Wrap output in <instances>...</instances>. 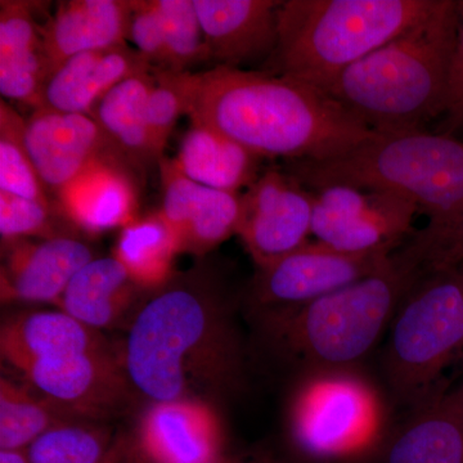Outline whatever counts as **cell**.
Listing matches in <instances>:
<instances>
[{"label":"cell","mask_w":463,"mask_h":463,"mask_svg":"<svg viewBox=\"0 0 463 463\" xmlns=\"http://www.w3.org/2000/svg\"><path fill=\"white\" fill-rule=\"evenodd\" d=\"M67 413L45 397L36 398L14 381L0 380V449H26Z\"/></svg>","instance_id":"83f0119b"},{"label":"cell","mask_w":463,"mask_h":463,"mask_svg":"<svg viewBox=\"0 0 463 463\" xmlns=\"http://www.w3.org/2000/svg\"><path fill=\"white\" fill-rule=\"evenodd\" d=\"M210 62L240 66L269 58L279 41L276 0H194Z\"/></svg>","instance_id":"e0dca14e"},{"label":"cell","mask_w":463,"mask_h":463,"mask_svg":"<svg viewBox=\"0 0 463 463\" xmlns=\"http://www.w3.org/2000/svg\"><path fill=\"white\" fill-rule=\"evenodd\" d=\"M178 254H182L179 241L157 212L121 228L112 257L139 288L155 291L173 279Z\"/></svg>","instance_id":"4316f807"},{"label":"cell","mask_w":463,"mask_h":463,"mask_svg":"<svg viewBox=\"0 0 463 463\" xmlns=\"http://www.w3.org/2000/svg\"><path fill=\"white\" fill-rule=\"evenodd\" d=\"M25 141L43 184L54 197L96 164L132 167L90 115L35 109L26 118Z\"/></svg>","instance_id":"7c38bea8"},{"label":"cell","mask_w":463,"mask_h":463,"mask_svg":"<svg viewBox=\"0 0 463 463\" xmlns=\"http://www.w3.org/2000/svg\"><path fill=\"white\" fill-rule=\"evenodd\" d=\"M313 192L312 236L345 254L395 252L413 233L419 207L379 191L330 185Z\"/></svg>","instance_id":"9c48e42d"},{"label":"cell","mask_w":463,"mask_h":463,"mask_svg":"<svg viewBox=\"0 0 463 463\" xmlns=\"http://www.w3.org/2000/svg\"><path fill=\"white\" fill-rule=\"evenodd\" d=\"M392 254H345L309 241L274 263L258 268L252 298L261 315L295 309L377 272Z\"/></svg>","instance_id":"30bf717a"},{"label":"cell","mask_w":463,"mask_h":463,"mask_svg":"<svg viewBox=\"0 0 463 463\" xmlns=\"http://www.w3.org/2000/svg\"><path fill=\"white\" fill-rule=\"evenodd\" d=\"M457 272H458L459 277H461L462 282H463V263L459 264L458 267L456 268Z\"/></svg>","instance_id":"ab89813d"},{"label":"cell","mask_w":463,"mask_h":463,"mask_svg":"<svg viewBox=\"0 0 463 463\" xmlns=\"http://www.w3.org/2000/svg\"><path fill=\"white\" fill-rule=\"evenodd\" d=\"M127 39L155 70H169L163 25L154 0H133Z\"/></svg>","instance_id":"e575fe53"},{"label":"cell","mask_w":463,"mask_h":463,"mask_svg":"<svg viewBox=\"0 0 463 463\" xmlns=\"http://www.w3.org/2000/svg\"><path fill=\"white\" fill-rule=\"evenodd\" d=\"M155 291L125 344L123 364L133 388L152 403L240 389L242 352L212 276L194 270Z\"/></svg>","instance_id":"6da1fadb"},{"label":"cell","mask_w":463,"mask_h":463,"mask_svg":"<svg viewBox=\"0 0 463 463\" xmlns=\"http://www.w3.org/2000/svg\"><path fill=\"white\" fill-rule=\"evenodd\" d=\"M440 0H286L263 71L327 93L350 66L397 38Z\"/></svg>","instance_id":"277c9868"},{"label":"cell","mask_w":463,"mask_h":463,"mask_svg":"<svg viewBox=\"0 0 463 463\" xmlns=\"http://www.w3.org/2000/svg\"><path fill=\"white\" fill-rule=\"evenodd\" d=\"M115 443L105 431L66 421L36 439L27 453L30 463H103Z\"/></svg>","instance_id":"4dcf8cb0"},{"label":"cell","mask_w":463,"mask_h":463,"mask_svg":"<svg viewBox=\"0 0 463 463\" xmlns=\"http://www.w3.org/2000/svg\"><path fill=\"white\" fill-rule=\"evenodd\" d=\"M152 70L142 54L127 43L76 54L52 70L43 88L42 109L91 116L112 88L130 76Z\"/></svg>","instance_id":"ac0fdd59"},{"label":"cell","mask_w":463,"mask_h":463,"mask_svg":"<svg viewBox=\"0 0 463 463\" xmlns=\"http://www.w3.org/2000/svg\"><path fill=\"white\" fill-rule=\"evenodd\" d=\"M463 350V282L457 269L422 272L399 307L386 371L397 397L416 407Z\"/></svg>","instance_id":"52a82bcc"},{"label":"cell","mask_w":463,"mask_h":463,"mask_svg":"<svg viewBox=\"0 0 463 463\" xmlns=\"http://www.w3.org/2000/svg\"><path fill=\"white\" fill-rule=\"evenodd\" d=\"M313 192L288 173H261L241 194L239 231L258 268L267 267L309 242Z\"/></svg>","instance_id":"8fae6325"},{"label":"cell","mask_w":463,"mask_h":463,"mask_svg":"<svg viewBox=\"0 0 463 463\" xmlns=\"http://www.w3.org/2000/svg\"><path fill=\"white\" fill-rule=\"evenodd\" d=\"M260 160L223 134L197 123H191L175 158L191 181L231 194H239L257 181Z\"/></svg>","instance_id":"cb8c5ba5"},{"label":"cell","mask_w":463,"mask_h":463,"mask_svg":"<svg viewBox=\"0 0 463 463\" xmlns=\"http://www.w3.org/2000/svg\"><path fill=\"white\" fill-rule=\"evenodd\" d=\"M225 463H276L272 459L268 458H250V459H233L228 458Z\"/></svg>","instance_id":"f35d334b"},{"label":"cell","mask_w":463,"mask_h":463,"mask_svg":"<svg viewBox=\"0 0 463 463\" xmlns=\"http://www.w3.org/2000/svg\"><path fill=\"white\" fill-rule=\"evenodd\" d=\"M56 205L70 224L88 233L127 227L138 219L132 167L123 163L96 164L57 194Z\"/></svg>","instance_id":"d6986e66"},{"label":"cell","mask_w":463,"mask_h":463,"mask_svg":"<svg viewBox=\"0 0 463 463\" xmlns=\"http://www.w3.org/2000/svg\"><path fill=\"white\" fill-rule=\"evenodd\" d=\"M27 381L70 414L99 417L111 412L129 397V377L123 361L109 349L36 362L24 373Z\"/></svg>","instance_id":"4fadbf2b"},{"label":"cell","mask_w":463,"mask_h":463,"mask_svg":"<svg viewBox=\"0 0 463 463\" xmlns=\"http://www.w3.org/2000/svg\"><path fill=\"white\" fill-rule=\"evenodd\" d=\"M417 408L390 443L386 463H463V379Z\"/></svg>","instance_id":"603a6c76"},{"label":"cell","mask_w":463,"mask_h":463,"mask_svg":"<svg viewBox=\"0 0 463 463\" xmlns=\"http://www.w3.org/2000/svg\"><path fill=\"white\" fill-rule=\"evenodd\" d=\"M133 0H69L41 27L51 69L84 52L125 44ZM51 70V71H52Z\"/></svg>","instance_id":"7402d4cb"},{"label":"cell","mask_w":463,"mask_h":463,"mask_svg":"<svg viewBox=\"0 0 463 463\" xmlns=\"http://www.w3.org/2000/svg\"><path fill=\"white\" fill-rule=\"evenodd\" d=\"M128 456V444L127 441L118 440L112 448L111 453L103 463H124Z\"/></svg>","instance_id":"74e56055"},{"label":"cell","mask_w":463,"mask_h":463,"mask_svg":"<svg viewBox=\"0 0 463 463\" xmlns=\"http://www.w3.org/2000/svg\"><path fill=\"white\" fill-rule=\"evenodd\" d=\"M154 85V70L130 76L112 88L91 112V118L134 170L157 161L147 121L148 99Z\"/></svg>","instance_id":"484cf974"},{"label":"cell","mask_w":463,"mask_h":463,"mask_svg":"<svg viewBox=\"0 0 463 463\" xmlns=\"http://www.w3.org/2000/svg\"><path fill=\"white\" fill-rule=\"evenodd\" d=\"M108 347L99 331L61 309L21 313L8 318L0 328V354L20 373L36 362Z\"/></svg>","instance_id":"ffe728a7"},{"label":"cell","mask_w":463,"mask_h":463,"mask_svg":"<svg viewBox=\"0 0 463 463\" xmlns=\"http://www.w3.org/2000/svg\"><path fill=\"white\" fill-rule=\"evenodd\" d=\"M295 446L315 461L358 458L377 446L383 407L376 389L349 371H318L295 392L289 410Z\"/></svg>","instance_id":"ba28073f"},{"label":"cell","mask_w":463,"mask_h":463,"mask_svg":"<svg viewBox=\"0 0 463 463\" xmlns=\"http://www.w3.org/2000/svg\"><path fill=\"white\" fill-rule=\"evenodd\" d=\"M397 251L422 272L456 269L463 263V209L446 221L413 232Z\"/></svg>","instance_id":"1f68e13d"},{"label":"cell","mask_w":463,"mask_h":463,"mask_svg":"<svg viewBox=\"0 0 463 463\" xmlns=\"http://www.w3.org/2000/svg\"><path fill=\"white\" fill-rule=\"evenodd\" d=\"M26 118L0 100V191L53 205L36 172L26 141Z\"/></svg>","instance_id":"f1b7e54d"},{"label":"cell","mask_w":463,"mask_h":463,"mask_svg":"<svg viewBox=\"0 0 463 463\" xmlns=\"http://www.w3.org/2000/svg\"><path fill=\"white\" fill-rule=\"evenodd\" d=\"M138 449L148 463H225L222 421L203 399L154 402L138 428Z\"/></svg>","instance_id":"9a60e30c"},{"label":"cell","mask_w":463,"mask_h":463,"mask_svg":"<svg viewBox=\"0 0 463 463\" xmlns=\"http://www.w3.org/2000/svg\"><path fill=\"white\" fill-rule=\"evenodd\" d=\"M286 173L309 191L349 185L394 194L429 223L463 209V141L447 133H376L337 156L288 161Z\"/></svg>","instance_id":"5b68a950"},{"label":"cell","mask_w":463,"mask_h":463,"mask_svg":"<svg viewBox=\"0 0 463 463\" xmlns=\"http://www.w3.org/2000/svg\"><path fill=\"white\" fill-rule=\"evenodd\" d=\"M142 288L115 259L94 258L69 283L58 307L93 328L111 327L128 312Z\"/></svg>","instance_id":"d4e9b609"},{"label":"cell","mask_w":463,"mask_h":463,"mask_svg":"<svg viewBox=\"0 0 463 463\" xmlns=\"http://www.w3.org/2000/svg\"><path fill=\"white\" fill-rule=\"evenodd\" d=\"M165 38L166 71H191L210 62L203 27L194 0H154Z\"/></svg>","instance_id":"f546056e"},{"label":"cell","mask_w":463,"mask_h":463,"mask_svg":"<svg viewBox=\"0 0 463 463\" xmlns=\"http://www.w3.org/2000/svg\"><path fill=\"white\" fill-rule=\"evenodd\" d=\"M155 85L149 94L147 121L152 149L157 161L176 121L190 109L196 72L154 70Z\"/></svg>","instance_id":"d6a6232c"},{"label":"cell","mask_w":463,"mask_h":463,"mask_svg":"<svg viewBox=\"0 0 463 463\" xmlns=\"http://www.w3.org/2000/svg\"><path fill=\"white\" fill-rule=\"evenodd\" d=\"M57 205H45L38 201L0 191V234L3 243L29 240L30 237L54 239L65 236L56 232Z\"/></svg>","instance_id":"836d02e7"},{"label":"cell","mask_w":463,"mask_h":463,"mask_svg":"<svg viewBox=\"0 0 463 463\" xmlns=\"http://www.w3.org/2000/svg\"><path fill=\"white\" fill-rule=\"evenodd\" d=\"M5 260L0 270L3 301L60 303L75 274L93 260L90 246L65 236L3 243Z\"/></svg>","instance_id":"2e32d148"},{"label":"cell","mask_w":463,"mask_h":463,"mask_svg":"<svg viewBox=\"0 0 463 463\" xmlns=\"http://www.w3.org/2000/svg\"><path fill=\"white\" fill-rule=\"evenodd\" d=\"M158 214L175 233L181 252L203 257L239 231L241 194L191 181L175 158H161Z\"/></svg>","instance_id":"5bb4252c"},{"label":"cell","mask_w":463,"mask_h":463,"mask_svg":"<svg viewBox=\"0 0 463 463\" xmlns=\"http://www.w3.org/2000/svg\"><path fill=\"white\" fill-rule=\"evenodd\" d=\"M421 274L395 251L370 276L306 306L263 315L265 330L313 373L346 371L371 352Z\"/></svg>","instance_id":"8992f818"},{"label":"cell","mask_w":463,"mask_h":463,"mask_svg":"<svg viewBox=\"0 0 463 463\" xmlns=\"http://www.w3.org/2000/svg\"><path fill=\"white\" fill-rule=\"evenodd\" d=\"M187 115L260 158L322 160L376 134L325 91L232 67L196 72Z\"/></svg>","instance_id":"7a4b0ae2"},{"label":"cell","mask_w":463,"mask_h":463,"mask_svg":"<svg viewBox=\"0 0 463 463\" xmlns=\"http://www.w3.org/2000/svg\"><path fill=\"white\" fill-rule=\"evenodd\" d=\"M33 7L24 0L0 2V93L35 111L52 69Z\"/></svg>","instance_id":"44dd1931"},{"label":"cell","mask_w":463,"mask_h":463,"mask_svg":"<svg viewBox=\"0 0 463 463\" xmlns=\"http://www.w3.org/2000/svg\"><path fill=\"white\" fill-rule=\"evenodd\" d=\"M462 5L440 0L429 16L346 69L328 96L374 133L423 130L443 115Z\"/></svg>","instance_id":"3957f363"},{"label":"cell","mask_w":463,"mask_h":463,"mask_svg":"<svg viewBox=\"0 0 463 463\" xmlns=\"http://www.w3.org/2000/svg\"><path fill=\"white\" fill-rule=\"evenodd\" d=\"M0 463H30L26 449H0Z\"/></svg>","instance_id":"8d00e7d4"},{"label":"cell","mask_w":463,"mask_h":463,"mask_svg":"<svg viewBox=\"0 0 463 463\" xmlns=\"http://www.w3.org/2000/svg\"><path fill=\"white\" fill-rule=\"evenodd\" d=\"M443 115L446 118L444 124L447 128L444 133L455 136L456 132L463 130V5L461 23L448 75Z\"/></svg>","instance_id":"d590c367"}]
</instances>
